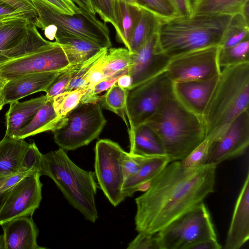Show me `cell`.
<instances>
[{
  "label": "cell",
  "instance_id": "6da1fadb",
  "mask_svg": "<svg viewBox=\"0 0 249 249\" xmlns=\"http://www.w3.org/2000/svg\"><path fill=\"white\" fill-rule=\"evenodd\" d=\"M216 164L192 168L169 162L136 198L135 230L155 234L200 203L214 190Z\"/></svg>",
  "mask_w": 249,
  "mask_h": 249
},
{
  "label": "cell",
  "instance_id": "7a4b0ae2",
  "mask_svg": "<svg viewBox=\"0 0 249 249\" xmlns=\"http://www.w3.org/2000/svg\"><path fill=\"white\" fill-rule=\"evenodd\" d=\"M249 62L224 67L202 115L210 144L218 140L233 121L249 110Z\"/></svg>",
  "mask_w": 249,
  "mask_h": 249
},
{
  "label": "cell",
  "instance_id": "3957f363",
  "mask_svg": "<svg viewBox=\"0 0 249 249\" xmlns=\"http://www.w3.org/2000/svg\"><path fill=\"white\" fill-rule=\"evenodd\" d=\"M144 124L155 133L171 162L183 160L206 138L202 117L186 107L175 94Z\"/></svg>",
  "mask_w": 249,
  "mask_h": 249
},
{
  "label": "cell",
  "instance_id": "277c9868",
  "mask_svg": "<svg viewBox=\"0 0 249 249\" xmlns=\"http://www.w3.org/2000/svg\"><path fill=\"white\" fill-rule=\"evenodd\" d=\"M232 16L195 15L161 20L158 40L170 58L193 51L220 45Z\"/></svg>",
  "mask_w": 249,
  "mask_h": 249
},
{
  "label": "cell",
  "instance_id": "5b68a950",
  "mask_svg": "<svg viewBox=\"0 0 249 249\" xmlns=\"http://www.w3.org/2000/svg\"><path fill=\"white\" fill-rule=\"evenodd\" d=\"M39 174L50 178L69 203L87 220L96 222L98 218L95 202L98 184L94 172L77 166L67 151L59 148L42 154Z\"/></svg>",
  "mask_w": 249,
  "mask_h": 249
},
{
  "label": "cell",
  "instance_id": "8992f818",
  "mask_svg": "<svg viewBox=\"0 0 249 249\" xmlns=\"http://www.w3.org/2000/svg\"><path fill=\"white\" fill-rule=\"evenodd\" d=\"M29 0L37 13L34 22L44 34L58 30L81 37L102 48L109 49L111 46L107 26L98 19L96 16L82 9L74 15L63 14L53 9L42 0Z\"/></svg>",
  "mask_w": 249,
  "mask_h": 249
},
{
  "label": "cell",
  "instance_id": "52a82bcc",
  "mask_svg": "<svg viewBox=\"0 0 249 249\" xmlns=\"http://www.w3.org/2000/svg\"><path fill=\"white\" fill-rule=\"evenodd\" d=\"M106 123L99 102L79 103L53 131L54 142L66 151L74 150L97 139Z\"/></svg>",
  "mask_w": 249,
  "mask_h": 249
},
{
  "label": "cell",
  "instance_id": "ba28073f",
  "mask_svg": "<svg viewBox=\"0 0 249 249\" xmlns=\"http://www.w3.org/2000/svg\"><path fill=\"white\" fill-rule=\"evenodd\" d=\"M159 249H188L208 239H217L209 211L203 202L155 233Z\"/></svg>",
  "mask_w": 249,
  "mask_h": 249
},
{
  "label": "cell",
  "instance_id": "9c48e42d",
  "mask_svg": "<svg viewBox=\"0 0 249 249\" xmlns=\"http://www.w3.org/2000/svg\"><path fill=\"white\" fill-rule=\"evenodd\" d=\"M174 94V83L166 70L129 89L126 103L128 130L145 124Z\"/></svg>",
  "mask_w": 249,
  "mask_h": 249
},
{
  "label": "cell",
  "instance_id": "30bf717a",
  "mask_svg": "<svg viewBox=\"0 0 249 249\" xmlns=\"http://www.w3.org/2000/svg\"><path fill=\"white\" fill-rule=\"evenodd\" d=\"M125 151L117 142L101 139L94 148V174L97 184L110 204L117 207L125 199L123 160Z\"/></svg>",
  "mask_w": 249,
  "mask_h": 249
},
{
  "label": "cell",
  "instance_id": "8fae6325",
  "mask_svg": "<svg viewBox=\"0 0 249 249\" xmlns=\"http://www.w3.org/2000/svg\"><path fill=\"white\" fill-rule=\"evenodd\" d=\"M219 46L190 52L170 58L166 69L173 82L205 80L221 72L217 55Z\"/></svg>",
  "mask_w": 249,
  "mask_h": 249
},
{
  "label": "cell",
  "instance_id": "7c38bea8",
  "mask_svg": "<svg viewBox=\"0 0 249 249\" xmlns=\"http://www.w3.org/2000/svg\"><path fill=\"white\" fill-rule=\"evenodd\" d=\"M71 65L62 48L54 41L46 48L0 64V74L8 81L28 73L58 71Z\"/></svg>",
  "mask_w": 249,
  "mask_h": 249
},
{
  "label": "cell",
  "instance_id": "4fadbf2b",
  "mask_svg": "<svg viewBox=\"0 0 249 249\" xmlns=\"http://www.w3.org/2000/svg\"><path fill=\"white\" fill-rule=\"evenodd\" d=\"M40 176L38 172L34 173L11 189L0 210V224L17 217L33 215L42 199Z\"/></svg>",
  "mask_w": 249,
  "mask_h": 249
},
{
  "label": "cell",
  "instance_id": "5bb4252c",
  "mask_svg": "<svg viewBox=\"0 0 249 249\" xmlns=\"http://www.w3.org/2000/svg\"><path fill=\"white\" fill-rule=\"evenodd\" d=\"M249 145V112L246 110L231 123L223 135L210 144L207 163H220L243 155Z\"/></svg>",
  "mask_w": 249,
  "mask_h": 249
},
{
  "label": "cell",
  "instance_id": "9a60e30c",
  "mask_svg": "<svg viewBox=\"0 0 249 249\" xmlns=\"http://www.w3.org/2000/svg\"><path fill=\"white\" fill-rule=\"evenodd\" d=\"M130 58L127 72L132 79L130 88L165 71L170 60L160 46L158 33L151 37L137 53H130Z\"/></svg>",
  "mask_w": 249,
  "mask_h": 249
},
{
  "label": "cell",
  "instance_id": "2e32d148",
  "mask_svg": "<svg viewBox=\"0 0 249 249\" xmlns=\"http://www.w3.org/2000/svg\"><path fill=\"white\" fill-rule=\"evenodd\" d=\"M64 69L55 71L28 73L9 80L0 94V100L5 105L18 101L37 92H45Z\"/></svg>",
  "mask_w": 249,
  "mask_h": 249
},
{
  "label": "cell",
  "instance_id": "e0dca14e",
  "mask_svg": "<svg viewBox=\"0 0 249 249\" xmlns=\"http://www.w3.org/2000/svg\"><path fill=\"white\" fill-rule=\"evenodd\" d=\"M249 239V172L234 206L224 249H239Z\"/></svg>",
  "mask_w": 249,
  "mask_h": 249
},
{
  "label": "cell",
  "instance_id": "ac0fdd59",
  "mask_svg": "<svg viewBox=\"0 0 249 249\" xmlns=\"http://www.w3.org/2000/svg\"><path fill=\"white\" fill-rule=\"evenodd\" d=\"M32 216L17 217L1 223L6 249H42L37 243L38 229Z\"/></svg>",
  "mask_w": 249,
  "mask_h": 249
},
{
  "label": "cell",
  "instance_id": "d6986e66",
  "mask_svg": "<svg viewBox=\"0 0 249 249\" xmlns=\"http://www.w3.org/2000/svg\"><path fill=\"white\" fill-rule=\"evenodd\" d=\"M218 76L205 80L174 83L175 94L186 107L202 117Z\"/></svg>",
  "mask_w": 249,
  "mask_h": 249
},
{
  "label": "cell",
  "instance_id": "ffe728a7",
  "mask_svg": "<svg viewBox=\"0 0 249 249\" xmlns=\"http://www.w3.org/2000/svg\"><path fill=\"white\" fill-rule=\"evenodd\" d=\"M44 35L50 40L55 39V42L61 46L71 65L84 62L102 49L91 41L58 30L51 31Z\"/></svg>",
  "mask_w": 249,
  "mask_h": 249
},
{
  "label": "cell",
  "instance_id": "44dd1931",
  "mask_svg": "<svg viewBox=\"0 0 249 249\" xmlns=\"http://www.w3.org/2000/svg\"><path fill=\"white\" fill-rule=\"evenodd\" d=\"M48 99L46 95H42L24 102L16 101L10 104L5 114V135L16 138L20 131L32 121Z\"/></svg>",
  "mask_w": 249,
  "mask_h": 249
},
{
  "label": "cell",
  "instance_id": "7402d4cb",
  "mask_svg": "<svg viewBox=\"0 0 249 249\" xmlns=\"http://www.w3.org/2000/svg\"><path fill=\"white\" fill-rule=\"evenodd\" d=\"M34 22L21 17L0 18V57L21 43Z\"/></svg>",
  "mask_w": 249,
  "mask_h": 249
},
{
  "label": "cell",
  "instance_id": "603a6c76",
  "mask_svg": "<svg viewBox=\"0 0 249 249\" xmlns=\"http://www.w3.org/2000/svg\"><path fill=\"white\" fill-rule=\"evenodd\" d=\"M128 132L130 154L145 157L165 155L158 137L145 124L129 129Z\"/></svg>",
  "mask_w": 249,
  "mask_h": 249
},
{
  "label": "cell",
  "instance_id": "cb8c5ba5",
  "mask_svg": "<svg viewBox=\"0 0 249 249\" xmlns=\"http://www.w3.org/2000/svg\"><path fill=\"white\" fill-rule=\"evenodd\" d=\"M29 144L24 139L5 135L0 141V178L18 171Z\"/></svg>",
  "mask_w": 249,
  "mask_h": 249
},
{
  "label": "cell",
  "instance_id": "d4e9b609",
  "mask_svg": "<svg viewBox=\"0 0 249 249\" xmlns=\"http://www.w3.org/2000/svg\"><path fill=\"white\" fill-rule=\"evenodd\" d=\"M170 162L166 155L146 157L138 171L124 181L122 188L124 196H132L141 184L152 180Z\"/></svg>",
  "mask_w": 249,
  "mask_h": 249
},
{
  "label": "cell",
  "instance_id": "484cf974",
  "mask_svg": "<svg viewBox=\"0 0 249 249\" xmlns=\"http://www.w3.org/2000/svg\"><path fill=\"white\" fill-rule=\"evenodd\" d=\"M61 120L54 109L52 98H49L32 121L20 131L16 139H24L43 132H53Z\"/></svg>",
  "mask_w": 249,
  "mask_h": 249
},
{
  "label": "cell",
  "instance_id": "4316f807",
  "mask_svg": "<svg viewBox=\"0 0 249 249\" xmlns=\"http://www.w3.org/2000/svg\"><path fill=\"white\" fill-rule=\"evenodd\" d=\"M140 16L129 41L130 53H137L154 34L158 33L161 19L153 13L141 7Z\"/></svg>",
  "mask_w": 249,
  "mask_h": 249
},
{
  "label": "cell",
  "instance_id": "83f0119b",
  "mask_svg": "<svg viewBox=\"0 0 249 249\" xmlns=\"http://www.w3.org/2000/svg\"><path fill=\"white\" fill-rule=\"evenodd\" d=\"M249 0H193L192 15H212L233 16L240 14Z\"/></svg>",
  "mask_w": 249,
  "mask_h": 249
},
{
  "label": "cell",
  "instance_id": "f1b7e54d",
  "mask_svg": "<svg viewBox=\"0 0 249 249\" xmlns=\"http://www.w3.org/2000/svg\"><path fill=\"white\" fill-rule=\"evenodd\" d=\"M128 90L115 84L101 96L98 102L102 107L119 116L125 123L127 129L129 128L126 107Z\"/></svg>",
  "mask_w": 249,
  "mask_h": 249
},
{
  "label": "cell",
  "instance_id": "f546056e",
  "mask_svg": "<svg viewBox=\"0 0 249 249\" xmlns=\"http://www.w3.org/2000/svg\"><path fill=\"white\" fill-rule=\"evenodd\" d=\"M130 63V53L127 49H108L102 62L104 78L111 77L119 72L128 71Z\"/></svg>",
  "mask_w": 249,
  "mask_h": 249
},
{
  "label": "cell",
  "instance_id": "4dcf8cb0",
  "mask_svg": "<svg viewBox=\"0 0 249 249\" xmlns=\"http://www.w3.org/2000/svg\"><path fill=\"white\" fill-rule=\"evenodd\" d=\"M120 32L121 36L118 40L129 50V41L141 14V8L139 5H133L120 1Z\"/></svg>",
  "mask_w": 249,
  "mask_h": 249
},
{
  "label": "cell",
  "instance_id": "1f68e13d",
  "mask_svg": "<svg viewBox=\"0 0 249 249\" xmlns=\"http://www.w3.org/2000/svg\"><path fill=\"white\" fill-rule=\"evenodd\" d=\"M249 23L241 14L235 15L231 17L219 47L227 48L233 46L249 38Z\"/></svg>",
  "mask_w": 249,
  "mask_h": 249
},
{
  "label": "cell",
  "instance_id": "d6a6232c",
  "mask_svg": "<svg viewBox=\"0 0 249 249\" xmlns=\"http://www.w3.org/2000/svg\"><path fill=\"white\" fill-rule=\"evenodd\" d=\"M249 38L227 48L219 47L217 55L219 67H226L249 62Z\"/></svg>",
  "mask_w": 249,
  "mask_h": 249
},
{
  "label": "cell",
  "instance_id": "836d02e7",
  "mask_svg": "<svg viewBox=\"0 0 249 249\" xmlns=\"http://www.w3.org/2000/svg\"><path fill=\"white\" fill-rule=\"evenodd\" d=\"M96 14L106 23L111 24L116 31L118 41L121 36L120 8L119 0H91Z\"/></svg>",
  "mask_w": 249,
  "mask_h": 249
},
{
  "label": "cell",
  "instance_id": "e575fe53",
  "mask_svg": "<svg viewBox=\"0 0 249 249\" xmlns=\"http://www.w3.org/2000/svg\"><path fill=\"white\" fill-rule=\"evenodd\" d=\"M88 90L87 87L63 92L52 98L54 109L57 116L62 119L77 106Z\"/></svg>",
  "mask_w": 249,
  "mask_h": 249
},
{
  "label": "cell",
  "instance_id": "d590c367",
  "mask_svg": "<svg viewBox=\"0 0 249 249\" xmlns=\"http://www.w3.org/2000/svg\"><path fill=\"white\" fill-rule=\"evenodd\" d=\"M107 51V48H102L95 55L83 62L65 91L86 87L89 76L99 62L106 54Z\"/></svg>",
  "mask_w": 249,
  "mask_h": 249
},
{
  "label": "cell",
  "instance_id": "8d00e7d4",
  "mask_svg": "<svg viewBox=\"0 0 249 249\" xmlns=\"http://www.w3.org/2000/svg\"><path fill=\"white\" fill-rule=\"evenodd\" d=\"M138 4L153 13L162 20L179 17L171 0H136Z\"/></svg>",
  "mask_w": 249,
  "mask_h": 249
},
{
  "label": "cell",
  "instance_id": "74e56055",
  "mask_svg": "<svg viewBox=\"0 0 249 249\" xmlns=\"http://www.w3.org/2000/svg\"><path fill=\"white\" fill-rule=\"evenodd\" d=\"M82 63L71 65L63 70L46 89L45 95L49 98H53L64 92Z\"/></svg>",
  "mask_w": 249,
  "mask_h": 249
},
{
  "label": "cell",
  "instance_id": "f35d334b",
  "mask_svg": "<svg viewBox=\"0 0 249 249\" xmlns=\"http://www.w3.org/2000/svg\"><path fill=\"white\" fill-rule=\"evenodd\" d=\"M210 142L206 139L188 156L181 160L186 168H196L207 163L209 156Z\"/></svg>",
  "mask_w": 249,
  "mask_h": 249
},
{
  "label": "cell",
  "instance_id": "ab89813d",
  "mask_svg": "<svg viewBox=\"0 0 249 249\" xmlns=\"http://www.w3.org/2000/svg\"><path fill=\"white\" fill-rule=\"evenodd\" d=\"M42 154L35 142L29 144L18 172L36 171L39 173Z\"/></svg>",
  "mask_w": 249,
  "mask_h": 249
},
{
  "label": "cell",
  "instance_id": "60d3db41",
  "mask_svg": "<svg viewBox=\"0 0 249 249\" xmlns=\"http://www.w3.org/2000/svg\"><path fill=\"white\" fill-rule=\"evenodd\" d=\"M145 157L130 154L125 152L123 160V168L124 181L134 176L142 164Z\"/></svg>",
  "mask_w": 249,
  "mask_h": 249
},
{
  "label": "cell",
  "instance_id": "b9f144b4",
  "mask_svg": "<svg viewBox=\"0 0 249 249\" xmlns=\"http://www.w3.org/2000/svg\"><path fill=\"white\" fill-rule=\"evenodd\" d=\"M128 249H159L156 234L138 232L136 237L129 243Z\"/></svg>",
  "mask_w": 249,
  "mask_h": 249
},
{
  "label": "cell",
  "instance_id": "7bdbcfd3",
  "mask_svg": "<svg viewBox=\"0 0 249 249\" xmlns=\"http://www.w3.org/2000/svg\"><path fill=\"white\" fill-rule=\"evenodd\" d=\"M53 9L61 14L74 15L81 11L71 0H42Z\"/></svg>",
  "mask_w": 249,
  "mask_h": 249
},
{
  "label": "cell",
  "instance_id": "ee69618b",
  "mask_svg": "<svg viewBox=\"0 0 249 249\" xmlns=\"http://www.w3.org/2000/svg\"><path fill=\"white\" fill-rule=\"evenodd\" d=\"M9 4L18 12L24 14L30 20L34 21L37 13L29 0H1Z\"/></svg>",
  "mask_w": 249,
  "mask_h": 249
},
{
  "label": "cell",
  "instance_id": "f6af8a7d",
  "mask_svg": "<svg viewBox=\"0 0 249 249\" xmlns=\"http://www.w3.org/2000/svg\"><path fill=\"white\" fill-rule=\"evenodd\" d=\"M36 172H17L3 178L0 185V191L2 192L10 191L23 179Z\"/></svg>",
  "mask_w": 249,
  "mask_h": 249
},
{
  "label": "cell",
  "instance_id": "bcb514c9",
  "mask_svg": "<svg viewBox=\"0 0 249 249\" xmlns=\"http://www.w3.org/2000/svg\"><path fill=\"white\" fill-rule=\"evenodd\" d=\"M176 7L179 17L189 18L192 16L191 0H171Z\"/></svg>",
  "mask_w": 249,
  "mask_h": 249
},
{
  "label": "cell",
  "instance_id": "7dc6e473",
  "mask_svg": "<svg viewBox=\"0 0 249 249\" xmlns=\"http://www.w3.org/2000/svg\"><path fill=\"white\" fill-rule=\"evenodd\" d=\"M222 248L217 239H208L192 245L188 249H220Z\"/></svg>",
  "mask_w": 249,
  "mask_h": 249
},
{
  "label": "cell",
  "instance_id": "c3c4849f",
  "mask_svg": "<svg viewBox=\"0 0 249 249\" xmlns=\"http://www.w3.org/2000/svg\"><path fill=\"white\" fill-rule=\"evenodd\" d=\"M6 17H21L29 19L24 14L18 12L9 4L0 0V18Z\"/></svg>",
  "mask_w": 249,
  "mask_h": 249
},
{
  "label": "cell",
  "instance_id": "681fc988",
  "mask_svg": "<svg viewBox=\"0 0 249 249\" xmlns=\"http://www.w3.org/2000/svg\"><path fill=\"white\" fill-rule=\"evenodd\" d=\"M79 8L96 16L91 0H71Z\"/></svg>",
  "mask_w": 249,
  "mask_h": 249
},
{
  "label": "cell",
  "instance_id": "f907efd6",
  "mask_svg": "<svg viewBox=\"0 0 249 249\" xmlns=\"http://www.w3.org/2000/svg\"><path fill=\"white\" fill-rule=\"evenodd\" d=\"M116 84L120 87L128 90L132 85V79L130 76L126 73L120 76Z\"/></svg>",
  "mask_w": 249,
  "mask_h": 249
},
{
  "label": "cell",
  "instance_id": "816d5d0a",
  "mask_svg": "<svg viewBox=\"0 0 249 249\" xmlns=\"http://www.w3.org/2000/svg\"><path fill=\"white\" fill-rule=\"evenodd\" d=\"M249 1L247 2L243 7L241 14L243 16L246 21L249 23Z\"/></svg>",
  "mask_w": 249,
  "mask_h": 249
},
{
  "label": "cell",
  "instance_id": "f5cc1de1",
  "mask_svg": "<svg viewBox=\"0 0 249 249\" xmlns=\"http://www.w3.org/2000/svg\"><path fill=\"white\" fill-rule=\"evenodd\" d=\"M3 178H0V185L1 184V182L2 181ZM10 191L4 192H1L0 191V210L2 205L3 204L5 200H6V198L7 196L8 195Z\"/></svg>",
  "mask_w": 249,
  "mask_h": 249
},
{
  "label": "cell",
  "instance_id": "db71d44e",
  "mask_svg": "<svg viewBox=\"0 0 249 249\" xmlns=\"http://www.w3.org/2000/svg\"><path fill=\"white\" fill-rule=\"evenodd\" d=\"M7 81L8 80H7L0 74V94L1 93Z\"/></svg>",
  "mask_w": 249,
  "mask_h": 249
},
{
  "label": "cell",
  "instance_id": "11a10c76",
  "mask_svg": "<svg viewBox=\"0 0 249 249\" xmlns=\"http://www.w3.org/2000/svg\"><path fill=\"white\" fill-rule=\"evenodd\" d=\"M0 249H6L4 235H0Z\"/></svg>",
  "mask_w": 249,
  "mask_h": 249
},
{
  "label": "cell",
  "instance_id": "9f6ffc18",
  "mask_svg": "<svg viewBox=\"0 0 249 249\" xmlns=\"http://www.w3.org/2000/svg\"><path fill=\"white\" fill-rule=\"evenodd\" d=\"M119 1L124 2L130 4L139 5L136 0H119Z\"/></svg>",
  "mask_w": 249,
  "mask_h": 249
},
{
  "label": "cell",
  "instance_id": "6f0895ef",
  "mask_svg": "<svg viewBox=\"0 0 249 249\" xmlns=\"http://www.w3.org/2000/svg\"><path fill=\"white\" fill-rule=\"evenodd\" d=\"M3 106H4V105L2 103V102H1V101L0 100V110L2 109Z\"/></svg>",
  "mask_w": 249,
  "mask_h": 249
}]
</instances>
